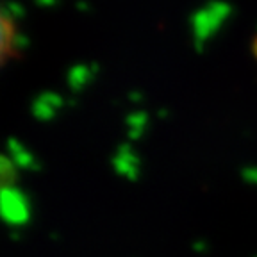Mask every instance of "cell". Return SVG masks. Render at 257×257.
Wrapping results in <instances>:
<instances>
[{"mask_svg": "<svg viewBox=\"0 0 257 257\" xmlns=\"http://www.w3.org/2000/svg\"><path fill=\"white\" fill-rule=\"evenodd\" d=\"M18 32H16L15 18L0 4V68L18 52Z\"/></svg>", "mask_w": 257, "mask_h": 257, "instance_id": "cell-1", "label": "cell"}]
</instances>
